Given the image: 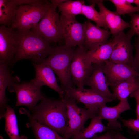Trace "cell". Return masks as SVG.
<instances>
[{
    "instance_id": "cell-5",
    "label": "cell",
    "mask_w": 139,
    "mask_h": 139,
    "mask_svg": "<svg viewBox=\"0 0 139 139\" xmlns=\"http://www.w3.org/2000/svg\"><path fill=\"white\" fill-rule=\"evenodd\" d=\"M50 5L51 3L47 0L33 5H20L11 27L14 29H32L42 19Z\"/></svg>"
},
{
    "instance_id": "cell-12",
    "label": "cell",
    "mask_w": 139,
    "mask_h": 139,
    "mask_svg": "<svg viewBox=\"0 0 139 139\" xmlns=\"http://www.w3.org/2000/svg\"><path fill=\"white\" fill-rule=\"evenodd\" d=\"M103 70L108 84L110 86L128 79L139 77V73L131 66L110 60L105 62Z\"/></svg>"
},
{
    "instance_id": "cell-20",
    "label": "cell",
    "mask_w": 139,
    "mask_h": 139,
    "mask_svg": "<svg viewBox=\"0 0 139 139\" xmlns=\"http://www.w3.org/2000/svg\"><path fill=\"white\" fill-rule=\"evenodd\" d=\"M102 120L97 115L95 116L86 127L74 135L71 139H90L97 136L98 134L107 132L108 128L103 124Z\"/></svg>"
},
{
    "instance_id": "cell-9",
    "label": "cell",
    "mask_w": 139,
    "mask_h": 139,
    "mask_svg": "<svg viewBox=\"0 0 139 139\" xmlns=\"http://www.w3.org/2000/svg\"><path fill=\"white\" fill-rule=\"evenodd\" d=\"M63 28V38L65 45L73 47L83 46L87 21L79 22L75 17L60 16Z\"/></svg>"
},
{
    "instance_id": "cell-25",
    "label": "cell",
    "mask_w": 139,
    "mask_h": 139,
    "mask_svg": "<svg viewBox=\"0 0 139 139\" xmlns=\"http://www.w3.org/2000/svg\"><path fill=\"white\" fill-rule=\"evenodd\" d=\"M114 46L111 40L100 46L94 51H87V55L92 64L104 63L109 60Z\"/></svg>"
},
{
    "instance_id": "cell-37",
    "label": "cell",
    "mask_w": 139,
    "mask_h": 139,
    "mask_svg": "<svg viewBox=\"0 0 139 139\" xmlns=\"http://www.w3.org/2000/svg\"><path fill=\"white\" fill-rule=\"evenodd\" d=\"M0 139H4L3 137L2 136H0Z\"/></svg>"
},
{
    "instance_id": "cell-4",
    "label": "cell",
    "mask_w": 139,
    "mask_h": 139,
    "mask_svg": "<svg viewBox=\"0 0 139 139\" xmlns=\"http://www.w3.org/2000/svg\"><path fill=\"white\" fill-rule=\"evenodd\" d=\"M63 99L66 103L67 120L63 137L70 139L74 135L84 129L85 123L97 115L98 109L80 107L78 106L75 100L65 96Z\"/></svg>"
},
{
    "instance_id": "cell-30",
    "label": "cell",
    "mask_w": 139,
    "mask_h": 139,
    "mask_svg": "<svg viewBox=\"0 0 139 139\" xmlns=\"http://www.w3.org/2000/svg\"><path fill=\"white\" fill-rule=\"evenodd\" d=\"M119 119L122 121L123 126L128 128L133 132L139 134V119H124L120 117Z\"/></svg>"
},
{
    "instance_id": "cell-1",
    "label": "cell",
    "mask_w": 139,
    "mask_h": 139,
    "mask_svg": "<svg viewBox=\"0 0 139 139\" xmlns=\"http://www.w3.org/2000/svg\"><path fill=\"white\" fill-rule=\"evenodd\" d=\"M16 53L13 66L18 61L28 59L33 63L41 62L56 46L37 32L31 29H13Z\"/></svg>"
},
{
    "instance_id": "cell-28",
    "label": "cell",
    "mask_w": 139,
    "mask_h": 139,
    "mask_svg": "<svg viewBox=\"0 0 139 139\" xmlns=\"http://www.w3.org/2000/svg\"><path fill=\"white\" fill-rule=\"evenodd\" d=\"M116 7V12L119 15L130 14L139 11V7L132 6L126 0H110Z\"/></svg>"
},
{
    "instance_id": "cell-16",
    "label": "cell",
    "mask_w": 139,
    "mask_h": 139,
    "mask_svg": "<svg viewBox=\"0 0 139 139\" xmlns=\"http://www.w3.org/2000/svg\"><path fill=\"white\" fill-rule=\"evenodd\" d=\"M13 29L1 25L0 27V63L12 66L16 53Z\"/></svg>"
},
{
    "instance_id": "cell-19",
    "label": "cell",
    "mask_w": 139,
    "mask_h": 139,
    "mask_svg": "<svg viewBox=\"0 0 139 139\" xmlns=\"http://www.w3.org/2000/svg\"><path fill=\"white\" fill-rule=\"evenodd\" d=\"M7 64L0 63V119L5 113L8 99L6 95V90L10 89L15 84H19V78L13 77Z\"/></svg>"
},
{
    "instance_id": "cell-27",
    "label": "cell",
    "mask_w": 139,
    "mask_h": 139,
    "mask_svg": "<svg viewBox=\"0 0 139 139\" xmlns=\"http://www.w3.org/2000/svg\"><path fill=\"white\" fill-rule=\"evenodd\" d=\"M95 4L89 5L84 4L82 8V13L89 20L94 22L96 25L99 27H103L108 30L109 29L99 12L95 9Z\"/></svg>"
},
{
    "instance_id": "cell-18",
    "label": "cell",
    "mask_w": 139,
    "mask_h": 139,
    "mask_svg": "<svg viewBox=\"0 0 139 139\" xmlns=\"http://www.w3.org/2000/svg\"><path fill=\"white\" fill-rule=\"evenodd\" d=\"M100 14L113 36L123 32L126 29L130 27V23L124 21L116 12L111 11L104 6L103 0H97Z\"/></svg>"
},
{
    "instance_id": "cell-29",
    "label": "cell",
    "mask_w": 139,
    "mask_h": 139,
    "mask_svg": "<svg viewBox=\"0 0 139 139\" xmlns=\"http://www.w3.org/2000/svg\"><path fill=\"white\" fill-rule=\"evenodd\" d=\"M131 18L130 29L127 33L133 36L137 35L139 37V14L129 15Z\"/></svg>"
},
{
    "instance_id": "cell-15",
    "label": "cell",
    "mask_w": 139,
    "mask_h": 139,
    "mask_svg": "<svg viewBox=\"0 0 139 139\" xmlns=\"http://www.w3.org/2000/svg\"><path fill=\"white\" fill-rule=\"evenodd\" d=\"M111 34L108 30L87 21L83 46L87 51H94L100 46L108 42Z\"/></svg>"
},
{
    "instance_id": "cell-32",
    "label": "cell",
    "mask_w": 139,
    "mask_h": 139,
    "mask_svg": "<svg viewBox=\"0 0 139 139\" xmlns=\"http://www.w3.org/2000/svg\"><path fill=\"white\" fill-rule=\"evenodd\" d=\"M117 131L108 130L103 135L90 139H115V135Z\"/></svg>"
},
{
    "instance_id": "cell-31",
    "label": "cell",
    "mask_w": 139,
    "mask_h": 139,
    "mask_svg": "<svg viewBox=\"0 0 139 139\" xmlns=\"http://www.w3.org/2000/svg\"><path fill=\"white\" fill-rule=\"evenodd\" d=\"M134 46L136 54L133 57L131 67L139 73V37H137L135 40Z\"/></svg>"
},
{
    "instance_id": "cell-6",
    "label": "cell",
    "mask_w": 139,
    "mask_h": 139,
    "mask_svg": "<svg viewBox=\"0 0 139 139\" xmlns=\"http://www.w3.org/2000/svg\"><path fill=\"white\" fill-rule=\"evenodd\" d=\"M51 5L38 23L31 30L38 33L48 41L55 43L63 39L62 22L56 9L58 4L50 0Z\"/></svg>"
},
{
    "instance_id": "cell-14",
    "label": "cell",
    "mask_w": 139,
    "mask_h": 139,
    "mask_svg": "<svg viewBox=\"0 0 139 139\" xmlns=\"http://www.w3.org/2000/svg\"><path fill=\"white\" fill-rule=\"evenodd\" d=\"M105 63L92 64L93 70L84 85L87 86L99 94L113 99H116L109 90L106 78L103 72Z\"/></svg>"
},
{
    "instance_id": "cell-11",
    "label": "cell",
    "mask_w": 139,
    "mask_h": 139,
    "mask_svg": "<svg viewBox=\"0 0 139 139\" xmlns=\"http://www.w3.org/2000/svg\"><path fill=\"white\" fill-rule=\"evenodd\" d=\"M133 36L128 33L125 34L124 32L113 36L112 41L114 46L109 60L131 67L133 58V47L131 42Z\"/></svg>"
},
{
    "instance_id": "cell-2",
    "label": "cell",
    "mask_w": 139,
    "mask_h": 139,
    "mask_svg": "<svg viewBox=\"0 0 139 139\" xmlns=\"http://www.w3.org/2000/svg\"><path fill=\"white\" fill-rule=\"evenodd\" d=\"M28 119L34 120L55 131L63 137L67 124V114L64 99H56L45 96L38 105L30 110H19Z\"/></svg>"
},
{
    "instance_id": "cell-13",
    "label": "cell",
    "mask_w": 139,
    "mask_h": 139,
    "mask_svg": "<svg viewBox=\"0 0 139 139\" xmlns=\"http://www.w3.org/2000/svg\"><path fill=\"white\" fill-rule=\"evenodd\" d=\"M131 109L128 98H127L120 101L119 103L115 106L109 107L105 106L99 108L97 115L102 120L108 121L107 126L108 130L121 131L122 126L118 120L121 114Z\"/></svg>"
},
{
    "instance_id": "cell-7",
    "label": "cell",
    "mask_w": 139,
    "mask_h": 139,
    "mask_svg": "<svg viewBox=\"0 0 139 139\" xmlns=\"http://www.w3.org/2000/svg\"><path fill=\"white\" fill-rule=\"evenodd\" d=\"M83 46L74 50L70 68V74L73 84L77 88H84V83L90 77L93 70L92 63Z\"/></svg>"
},
{
    "instance_id": "cell-35",
    "label": "cell",
    "mask_w": 139,
    "mask_h": 139,
    "mask_svg": "<svg viewBox=\"0 0 139 139\" xmlns=\"http://www.w3.org/2000/svg\"><path fill=\"white\" fill-rule=\"evenodd\" d=\"M115 139H129L124 136L121 133L120 131H117L115 135Z\"/></svg>"
},
{
    "instance_id": "cell-23",
    "label": "cell",
    "mask_w": 139,
    "mask_h": 139,
    "mask_svg": "<svg viewBox=\"0 0 139 139\" xmlns=\"http://www.w3.org/2000/svg\"><path fill=\"white\" fill-rule=\"evenodd\" d=\"M20 5L13 0H0V24L11 27L15 19Z\"/></svg>"
},
{
    "instance_id": "cell-36",
    "label": "cell",
    "mask_w": 139,
    "mask_h": 139,
    "mask_svg": "<svg viewBox=\"0 0 139 139\" xmlns=\"http://www.w3.org/2000/svg\"><path fill=\"white\" fill-rule=\"evenodd\" d=\"M130 4L133 3L136 4L137 7H139V0H126Z\"/></svg>"
},
{
    "instance_id": "cell-10",
    "label": "cell",
    "mask_w": 139,
    "mask_h": 139,
    "mask_svg": "<svg viewBox=\"0 0 139 139\" xmlns=\"http://www.w3.org/2000/svg\"><path fill=\"white\" fill-rule=\"evenodd\" d=\"M65 96L74 99L77 102L84 104L86 108L97 110L113 101L110 98L103 96L91 88L79 89L71 87L65 92Z\"/></svg>"
},
{
    "instance_id": "cell-8",
    "label": "cell",
    "mask_w": 139,
    "mask_h": 139,
    "mask_svg": "<svg viewBox=\"0 0 139 139\" xmlns=\"http://www.w3.org/2000/svg\"><path fill=\"white\" fill-rule=\"evenodd\" d=\"M42 87L34 79L29 82L14 84L8 90L10 92L16 93V107L24 106L30 110L44 97L45 95L41 91Z\"/></svg>"
},
{
    "instance_id": "cell-22",
    "label": "cell",
    "mask_w": 139,
    "mask_h": 139,
    "mask_svg": "<svg viewBox=\"0 0 139 139\" xmlns=\"http://www.w3.org/2000/svg\"><path fill=\"white\" fill-rule=\"evenodd\" d=\"M5 120V130L10 139H28L24 135H20L17 119L14 109L8 105L5 113L1 119Z\"/></svg>"
},
{
    "instance_id": "cell-24",
    "label": "cell",
    "mask_w": 139,
    "mask_h": 139,
    "mask_svg": "<svg viewBox=\"0 0 139 139\" xmlns=\"http://www.w3.org/2000/svg\"><path fill=\"white\" fill-rule=\"evenodd\" d=\"M26 126L31 128L35 139H66L54 130L35 120L29 119Z\"/></svg>"
},
{
    "instance_id": "cell-33",
    "label": "cell",
    "mask_w": 139,
    "mask_h": 139,
    "mask_svg": "<svg viewBox=\"0 0 139 139\" xmlns=\"http://www.w3.org/2000/svg\"><path fill=\"white\" fill-rule=\"evenodd\" d=\"M129 97H133L135 99L136 103V119H139V89L132 92Z\"/></svg>"
},
{
    "instance_id": "cell-26",
    "label": "cell",
    "mask_w": 139,
    "mask_h": 139,
    "mask_svg": "<svg viewBox=\"0 0 139 139\" xmlns=\"http://www.w3.org/2000/svg\"><path fill=\"white\" fill-rule=\"evenodd\" d=\"M85 4L83 0H65L58 6V12L61 15L67 17H75L82 14V8Z\"/></svg>"
},
{
    "instance_id": "cell-17",
    "label": "cell",
    "mask_w": 139,
    "mask_h": 139,
    "mask_svg": "<svg viewBox=\"0 0 139 139\" xmlns=\"http://www.w3.org/2000/svg\"><path fill=\"white\" fill-rule=\"evenodd\" d=\"M34 68L35 81L42 86H47L59 94L60 99H63L65 92L58 84L55 73L51 67L47 64L42 62L39 63H32Z\"/></svg>"
},
{
    "instance_id": "cell-34",
    "label": "cell",
    "mask_w": 139,
    "mask_h": 139,
    "mask_svg": "<svg viewBox=\"0 0 139 139\" xmlns=\"http://www.w3.org/2000/svg\"><path fill=\"white\" fill-rule=\"evenodd\" d=\"M16 4L19 5H33L40 2L41 0H13Z\"/></svg>"
},
{
    "instance_id": "cell-21",
    "label": "cell",
    "mask_w": 139,
    "mask_h": 139,
    "mask_svg": "<svg viewBox=\"0 0 139 139\" xmlns=\"http://www.w3.org/2000/svg\"><path fill=\"white\" fill-rule=\"evenodd\" d=\"M110 87L114 97L120 101L123 100L139 89V77L128 79Z\"/></svg>"
},
{
    "instance_id": "cell-3",
    "label": "cell",
    "mask_w": 139,
    "mask_h": 139,
    "mask_svg": "<svg viewBox=\"0 0 139 139\" xmlns=\"http://www.w3.org/2000/svg\"><path fill=\"white\" fill-rule=\"evenodd\" d=\"M74 51L73 47L65 45L58 46L42 61L48 65L57 75L60 81V87L64 92L73 87L70 68Z\"/></svg>"
}]
</instances>
